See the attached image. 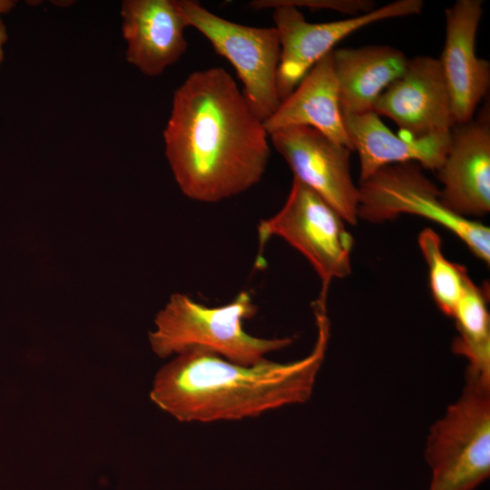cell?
Here are the masks:
<instances>
[{
	"mask_svg": "<svg viewBox=\"0 0 490 490\" xmlns=\"http://www.w3.org/2000/svg\"><path fill=\"white\" fill-rule=\"evenodd\" d=\"M162 137L180 190L200 202L248 191L261 180L270 157L263 121L221 67L197 70L179 85Z\"/></svg>",
	"mask_w": 490,
	"mask_h": 490,
	"instance_id": "cell-1",
	"label": "cell"
},
{
	"mask_svg": "<svg viewBox=\"0 0 490 490\" xmlns=\"http://www.w3.org/2000/svg\"><path fill=\"white\" fill-rule=\"evenodd\" d=\"M313 311L317 339L301 359L279 363L268 358L246 366L201 349L174 357L156 374L151 399L181 422L210 423L254 417L312 395L328 338L326 303Z\"/></svg>",
	"mask_w": 490,
	"mask_h": 490,
	"instance_id": "cell-2",
	"label": "cell"
},
{
	"mask_svg": "<svg viewBox=\"0 0 490 490\" xmlns=\"http://www.w3.org/2000/svg\"><path fill=\"white\" fill-rule=\"evenodd\" d=\"M257 311L246 291L231 302L213 308L175 293L157 314L156 328L149 333V341L152 351L162 358L197 348L234 363L257 364L294 341L293 337L263 338L247 333L243 321L253 318Z\"/></svg>",
	"mask_w": 490,
	"mask_h": 490,
	"instance_id": "cell-3",
	"label": "cell"
},
{
	"mask_svg": "<svg viewBox=\"0 0 490 490\" xmlns=\"http://www.w3.org/2000/svg\"><path fill=\"white\" fill-rule=\"evenodd\" d=\"M428 490H474L490 475V379L466 370L459 397L430 427Z\"/></svg>",
	"mask_w": 490,
	"mask_h": 490,
	"instance_id": "cell-4",
	"label": "cell"
},
{
	"mask_svg": "<svg viewBox=\"0 0 490 490\" xmlns=\"http://www.w3.org/2000/svg\"><path fill=\"white\" fill-rule=\"evenodd\" d=\"M358 188V218L380 223L405 213L424 217L452 231L478 259L489 265V228L446 208L440 189L417 163L387 165L361 181Z\"/></svg>",
	"mask_w": 490,
	"mask_h": 490,
	"instance_id": "cell-5",
	"label": "cell"
},
{
	"mask_svg": "<svg viewBox=\"0 0 490 490\" xmlns=\"http://www.w3.org/2000/svg\"><path fill=\"white\" fill-rule=\"evenodd\" d=\"M345 222L319 195L293 178L282 208L258 226L260 246L271 237L283 239L309 261L321 279L320 294L327 296L331 280L351 271L354 240Z\"/></svg>",
	"mask_w": 490,
	"mask_h": 490,
	"instance_id": "cell-6",
	"label": "cell"
},
{
	"mask_svg": "<svg viewBox=\"0 0 490 490\" xmlns=\"http://www.w3.org/2000/svg\"><path fill=\"white\" fill-rule=\"evenodd\" d=\"M189 26L195 28L227 59L242 83L253 113L265 121L279 107L280 44L276 29L249 26L222 18L197 1L179 0Z\"/></svg>",
	"mask_w": 490,
	"mask_h": 490,
	"instance_id": "cell-7",
	"label": "cell"
},
{
	"mask_svg": "<svg viewBox=\"0 0 490 490\" xmlns=\"http://www.w3.org/2000/svg\"><path fill=\"white\" fill-rule=\"evenodd\" d=\"M256 11L271 9L279 44L278 91L280 102L288 97L309 70L335 45L356 31L377 22L418 15L422 0H397L349 18L309 23L302 12L283 0H253Z\"/></svg>",
	"mask_w": 490,
	"mask_h": 490,
	"instance_id": "cell-8",
	"label": "cell"
},
{
	"mask_svg": "<svg viewBox=\"0 0 490 490\" xmlns=\"http://www.w3.org/2000/svg\"><path fill=\"white\" fill-rule=\"evenodd\" d=\"M294 177L327 201L348 224L358 220V188L350 172L351 151L307 126L289 127L270 135Z\"/></svg>",
	"mask_w": 490,
	"mask_h": 490,
	"instance_id": "cell-9",
	"label": "cell"
},
{
	"mask_svg": "<svg viewBox=\"0 0 490 490\" xmlns=\"http://www.w3.org/2000/svg\"><path fill=\"white\" fill-rule=\"evenodd\" d=\"M373 112L391 119L403 136L425 137L455 125L451 100L438 59H408L403 74L377 98Z\"/></svg>",
	"mask_w": 490,
	"mask_h": 490,
	"instance_id": "cell-10",
	"label": "cell"
},
{
	"mask_svg": "<svg viewBox=\"0 0 490 490\" xmlns=\"http://www.w3.org/2000/svg\"><path fill=\"white\" fill-rule=\"evenodd\" d=\"M443 203L461 217L484 216L490 211V110L455 124L450 144L436 171Z\"/></svg>",
	"mask_w": 490,
	"mask_h": 490,
	"instance_id": "cell-11",
	"label": "cell"
},
{
	"mask_svg": "<svg viewBox=\"0 0 490 490\" xmlns=\"http://www.w3.org/2000/svg\"><path fill=\"white\" fill-rule=\"evenodd\" d=\"M482 15L481 0H457L445 10L446 39L438 60L449 93L455 124L474 117L490 87V64L475 54Z\"/></svg>",
	"mask_w": 490,
	"mask_h": 490,
	"instance_id": "cell-12",
	"label": "cell"
},
{
	"mask_svg": "<svg viewBox=\"0 0 490 490\" xmlns=\"http://www.w3.org/2000/svg\"><path fill=\"white\" fill-rule=\"evenodd\" d=\"M120 15L126 61L142 74L161 75L187 51L179 0H124Z\"/></svg>",
	"mask_w": 490,
	"mask_h": 490,
	"instance_id": "cell-13",
	"label": "cell"
},
{
	"mask_svg": "<svg viewBox=\"0 0 490 490\" xmlns=\"http://www.w3.org/2000/svg\"><path fill=\"white\" fill-rule=\"evenodd\" d=\"M346 131L360 164V181L395 163L415 162L436 172L450 144V131L409 138L391 132L373 111L342 114Z\"/></svg>",
	"mask_w": 490,
	"mask_h": 490,
	"instance_id": "cell-14",
	"label": "cell"
},
{
	"mask_svg": "<svg viewBox=\"0 0 490 490\" xmlns=\"http://www.w3.org/2000/svg\"><path fill=\"white\" fill-rule=\"evenodd\" d=\"M263 123L269 136L285 128L307 126L354 151L340 110L332 51L309 70Z\"/></svg>",
	"mask_w": 490,
	"mask_h": 490,
	"instance_id": "cell-15",
	"label": "cell"
},
{
	"mask_svg": "<svg viewBox=\"0 0 490 490\" xmlns=\"http://www.w3.org/2000/svg\"><path fill=\"white\" fill-rule=\"evenodd\" d=\"M332 60L342 114L373 111L377 98L408 62L401 50L383 44L334 49Z\"/></svg>",
	"mask_w": 490,
	"mask_h": 490,
	"instance_id": "cell-16",
	"label": "cell"
},
{
	"mask_svg": "<svg viewBox=\"0 0 490 490\" xmlns=\"http://www.w3.org/2000/svg\"><path fill=\"white\" fill-rule=\"evenodd\" d=\"M485 292L470 279L452 318L458 336L453 351L468 361L467 371L490 379V317Z\"/></svg>",
	"mask_w": 490,
	"mask_h": 490,
	"instance_id": "cell-17",
	"label": "cell"
},
{
	"mask_svg": "<svg viewBox=\"0 0 490 490\" xmlns=\"http://www.w3.org/2000/svg\"><path fill=\"white\" fill-rule=\"evenodd\" d=\"M418 245L428 268L429 285L438 309L451 317L470 280L464 266L448 260L442 250V240L432 229L423 230Z\"/></svg>",
	"mask_w": 490,
	"mask_h": 490,
	"instance_id": "cell-18",
	"label": "cell"
},
{
	"mask_svg": "<svg viewBox=\"0 0 490 490\" xmlns=\"http://www.w3.org/2000/svg\"><path fill=\"white\" fill-rule=\"evenodd\" d=\"M7 38H8L7 30L5 25V23L2 20V16H0V66L4 60V56H5L4 47L7 41Z\"/></svg>",
	"mask_w": 490,
	"mask_h": 490,
	"instance_id": "cell-19",
	"label": "cell"
},
{
	"mask_svg": "<svg viewBox=\"0 0 490 490\" xmlns=\"http://www.w3.org/2000/svg\"><path fill=\"white\" fill-rule=\"evenodd\" d=\"M15 2L13 0H0V16L12 11Z\"/></svg>",
	"mask_w": 490,
	"mask_h": 490,
	"instance_id": "cell-20",
	"label": "cell"
}]
</instances>
